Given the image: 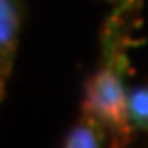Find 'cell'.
Masks as SVG:
<instances>
[{
	"label": "cell",
	"mask_w": 148,
	"mask_h": 148,
	"mask_svg": "<svg viewBox=\"0 0 148 148\" xmlns=\"http://www.w3.org/2000/svg\"><path fill=\"white\" fill-rule=\"evenodd\" d=\"M101 66L84 82L82 111L95 115L113 136V146H125L132 140V123L127 117L125 74L130 72L127 53H101Z\"/></svg>",
	"instance_id": "cell-1"
},
{
	"label": "cell",
	"mask_w": 148,
	"mask_h": 148,
	"mask_svg": "<svg viewBox=\"0 0 148 148\" xmlns=\"http://www.w3.org/2000/svg\"><path fill=\"white\" fill-rule=\"evenodd\" d=\"M144 0H115L101 31V51H130L136 45L134 31L140 25Z\"/></svg>",
	"instance_id": "cell-2"
},
{
	"label": "cell",
	"mask_w": 148,
	"mask_h": 148,
	"mask_svg": "<svg viewBox=\"0 0 148 148\" xmlns=\"http://www.w3.org/2000/svg\"><path fill=\"white\" fill-rule=\"evenodd\" d=\"M23 14V0H0V72L4 78L10 76L16 58Z\"/></svg>",
	"instance_id": "cell-3"
},
{
	"label": "cell",
	"mask_w": 148,
	"mask_h": 148,
	"mask_svg": "<svg viewBox=\"0 0 148 148\" xmlns=\"http://www.w3.org/2000/svg\"><path fill=\"white\" fill-rule=\"evenodd\" d=\"M66 148H99V146H113V136L105 127L103 121H99L95 115L80 111V117L76 123H72L68 134L62 142Z\"/></svg>",
	"instance_id": "cell-4"
},
{
	"label": "cell",
	"mask_w": 148,
	"mask_h": 148,
	"mask_svg": "<svg viewBox=\"0 0 148 148\" xmlns=\"http://www.w3.org/2000/svg\"><path fill=\"white\" fill-rule=\"evenodd\" d=\"M127 117L134 130L148 132V82L127 92Z\"/></svg>",
	"instance_id": "cell-5"
},
{
	"label": "cell",
	"mask_w": 148,
	"mask_h": 148,
	"mask_svg": "<svg viewBox=\"0 0 148 148\" xmlns=\"http://www.w3.org/2000/svg\"><path fill=\"white\" fill-rule=\"evenodd\" d=\"M4 80H6V78L2 76V72H0V99L4 97Z\"/></svg>",
	"instance_id": "cell-6"
},
{
	"label": "cell",
	"mask_w": 148,
	"mask_h": 148,
	"mask_svg": "<svg viewBox=\"0 0 148 148\" xmlns=\"http://www.w3.org/2000/svg\"><path fill=\"white\" fill-rule=\"evenodd\" d=\"M105 2H109V4H113V2H115V0H105Z\"/></svg>",
	"instance_id": "cell-7"
}]
</instances>
